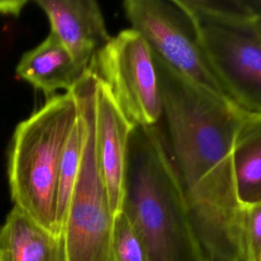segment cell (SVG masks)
<instances>
[{
  "mask_svg": "<svg viewBox=\"0 0 261 261\" xmlns=\"http://www.w3.org/2000/svg\"><path fill=\"white\" fill-rule=\"evenodd\" d=\"M244 228L247 261H258L261 256V202L245 207Z\"/></svg>",
  "mask_w": 261,
  "mask_h": 261,
  "instance_id": "15",
  "label": "cell"
},
{
  "mask_svg": "<svg viewBox=\"0 0 261 261\" xmlns=\"http://www.w3.org/2000/svg\"><path fill=\"white\" fill-rule=\"evenodd\" d=\"M108 88L134 126L159 124L162 96L152 52L135 30L119 32L93 59L90 67Z\"/></svg>",
  "mask_w": 261,
  "mask_h": 261,
  "instance_id": "6",
  "label": "cell"
},
{
  "mask_svg": "<svg viewBox=\"0 0 261 261\" xmlns=\"http://www.w3.org/2000/svg\"><path fill=\"white\" fill-rule=\"evenodd\" d=\"M0 261H67L61 236L45 229L18 207L0 228Z\"/></svg>",
  "mask_w": 261,
  "mask_h": 261,
  "instance_id": "11",
  "label": "cell"
},
{
  "mask_svg": "<svg viewBox=\"0 0 261 261\" xmlns=\"http://www.w3.org/2000/svg\"><path fill=\"white\" fill-rule=\"evenodd\" d=\"M122 6L132 29L143 37L153 56L195 84L228 99L191 17L176 0H126Z\"/></svg>",
  "mask_w": 261,
  "mask_h": 261,
  "instance_id": "7",
  "label": "cell"
},
{
  "mask_svg": "<svg viewBox=\"0 0 261 261\" xmlns=\"http://www.w3.org/2000/svg\"><path fill=\"white\" fill-rule=\"evenodd\" d=\"M77 118L72 90L57 94L17 124L9 152L8 181L14 206L58 236V173Z\"/></svg>",
  "mask_w": 261,
  "mask_h": 261,
  "instance_id": "3",
  "label": "cell"
},
{
  "mask_svg": "<svg viewBox=\"0 0 261 261\" xmlns=\"http://www.w3.org/2000/svg\"><path fill=\"white\" fill-rule=\"evenodd\" d=\"M258 261H261V256H260V258H259V260Z\"/></svg>",
  "mask_w": 261,
  "mask_h": 261,
  "instance_id": "19",
  "label": "cell"
},
{
  "mask_svg": "<svg viewBox=\"0 0 261 261\" xmlns=\"http://www.w3.org/2000/svg\"><path fill=\"white\" fill-rule=\"evenodd\" d=\"M97 75L88 69L72 89L83 127L77 176L70 195L61 238L67 261H115L112 212L95 148Z\"/></svg>",
  "mask_w": 261,
  "mask_h": 261,
  "instance_id": "5",
  "label": "cell"
},
{
  "mask_svg": "<svg viewBox=\"0 0 261 261\" xmlns=\"http://www.w3.org/2000/svg\"><path fill=\"white\" fill-rule=\"evenodd\" d=\"M85 72L52 33L25 52L16 65L17 75L43 92L47 99L58 90L70 92Z\"/></svg>",
  "mask_w": 261,
  "mask_h": 261,
  "instance_id": "10",
  "label": "cell"
},
{
  "mask_svg": "<svg viewBox=\"0 0 261 261\" xmlns=\"http://www.w3.org/2000/svg\"><path fill=\"white\" fill-rule=\"evenodd\" d=\"M134 127L117 106L107 86L97 76L96 157L114 215L121 211L128 141Z\"/></svg>",
  "mask_w": 261,
  "mask_h": 261,
  "instance_id": "8",
  "label": "cell"
},
{
  "mask_svg": "<svg viewBox=\"0 0 261 261\" xmlns=\"http://www.w3.org/2000/svg\"><path fill=\"white\" fill-rule=\"evenodd\" d=\"M25 4V0L0 1V13L6 15H18Z\"/></svg>",
  "mask_w": 261,
  "mask_h": 261,
  "instance_id": "16",
  "label": "cell"
},
{
  "mask_svg": "<svg viewBox=\"0 0 261 261\" xmlns=\"http://www.w3.org/2000/svg\"><path fill=\"white\" fill-rule=\"evenodd\" d=\"M112 247L115 261H145L142 245L122 212L114 218Z\"/></svg>",
  "mask_w": 261,
  "mask_h": 261,
  "instance_id": "14",
  "label": "cell"
},
{
  "mask_svg": "<svg viewBox=\"0 0 261 261\" xmlns=\"http://www.w3.org/2000/svg\"><path fill=\"white\" fill-rule=\"evenodd\" d=\"M145 261H206L159 124L130 133L121 211Z\"/></svg>",
  "mask_w": 261,
  "mask_h": 261,
  "instance_id": "2",
  "label": "cell"
},
{
  "mask_svg": "<svg viewBox=\"0 0 261 261\" xmlns=\"http://www.w3.org/2000/svg\"><path fill=\"white\" fill-rule=\"evenodd\" d=\"M191 17L227 98L261 112V33L240 0H176Z\"/></svg>",
  "mask_w": 261,
  "mask_h": 261,
  "instance_id": "4",
  "label": "cell"
},
{
  "mask_svg": "<svg viewBox=\"0 0 261 261\" xmlns=\"http://www.w3.org/2000/svg\"><path fill=\"white\" fill-rule=\"evenodd\" d=\"M153 58L163 106L159 126L203 256L247 261L245 207L231 161L233 137L246 111Z\"/></svg>",
  "mask_w": 261,
  "mask_h": 261,
  "instance_id": "1",
  "label": "cell"
},
{
  "mask_svg": "<svg viewBox=\"0 0 261 261\" xmlns=\"http://www.w3.org/2000/svg\"><path fill=\"white\" fill-rule=\"evenodd\" d=\"M254 20H255L256 27L258 28V30H259L260 33H261V19H254Z\"/></svg>",
  "mask_w": 261,
  "mask_h": 261,
  "instance_id": "18",
  "label": "cell"
},
{
  "mask_svg": "<svg viewBox=\"0 0 261 261\" xmlns=\"http://www.w3.org/2000/svg\"><path fill=\"white\" fill-rule=\"evenodd\" d=\"M245 11L254 19H261V0H240Z\"/></svg>",
  "mask_w": 261,
  "mask_h": 261,
  "instance_id": "17",
  "label": "cell"
},
{
  "mask_svg": "<svg viewBox=\"0 0 261 261\" xmlns=\"http://www.w3.org/2000/svg\"><path fill=\"white\" fill-rule=\"evenodd\" d=\"M83 146V127L80 115L68 138L60 162L57 182V221L61 236V229L65 218L70 195L77 176Z\"/></svg>",
  "mask_w": 261,
  "mask_h": 261,
  "instance_id": "13",
  "label": "cell"
},
{
  "mask_svg": "<svg viewBox=\"0 0 261 261\" xmlns=\"http://www.w3.org/2000/svg\"><path fill=\"white\" fill-rule=\"evenodd\" d=\"M232 171L239 201L244 207L261 202V112H246L231 147Z\"/></svg>",
  "mask_w": 261,
  "mask_h": 261,
  "instance_id": "12",
  "label": "cell"
},
{
  "mask_svg": "<svg viewBox=\"0 0 261 261\" xmlns=\"http://www.w3.org/2000/svg\"><path fill=\"white\" fill-rule=\"evenodd\" d=\"M52 33L67 49L77 66L87 71L110 41L103 14L94 0H38Z\"/></svg>",
  "mask_w": 261,
  "mask_h": 261,
  "instance_id": "9",
  "label": "cell"
}]
</instances>
